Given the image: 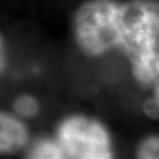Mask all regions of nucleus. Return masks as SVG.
I'll list each match as a JSON object with an SVG mask.
<instances>
[{
	"instance_id": "nucleus-1",
	"label": "nucleus",
	"mask_w": 159,
	"mask_h": 159,
	"mask_svg": "<svg viewBox=\"0 0 159 159\" xmlns=\"http://www.w3.org/2000/svg\"><path fill=\"white\" fill-rule=\"evenodd\" d=\"M158 5L136 1L119 5L114 47L130 59L133 74L143 84L158 81L159 73Z\"/></svg>"
},
{
	"instance_id": "nucleus-2",
	"label": "nucleus",
	"mask_w": 159,
	"mask_h": 159,
	"mask_svg": "<svg viewBox=\"0 0 159 159\" xmlns=\"http://www.w3.org/2000/svg\"><path fill=\"white\" fill-rule=\"evenodd\" d=\"M119 5L110 0L87 2L77 13L75 32L80 46L98 56L114 47Z\"/></svg>"
},
{
	"instance_id": "nucleus-3",
	"label": "nucleus",
	"mask_w": 159,
	"mask_h": 159,
	"mask_svg": "<svg viewBox=\"0 0 159 159\" xmlns=\"http://www.w3.org/2000/svg\"><path fill=\"white\" fill-rule=\"evenodd\" d=\"M59 144L65 157L80 159L111 158L110 140L105 129L85 118L67 119L59 130Z\"/></svg>"
},
{
	"instance_id": "nucleus-4",
	"label": "nucleus",
	"mask_w": 159,
	"mask_h": 159,
	"mask_svg": "<svg viewBox=\"0 0 159 159\" xmlns=\"http://www.w3.org/2000/svg\"><path fill=\"white\" fill-rule=\"evenodd\" d=\"M27 142L25 126L5 113H0V152H13L21 148Z\"/></svg>"
},
{
	"instance_id": "nucleus-5",
	"label": "nucleus",
	"mask_w": 159,
	"mask_h": 159,
	"mask_svg": "<svg viewBox=\"0 0 159 159\" xmlns=\"http://www.w3.org/2000/svg\"><path fill=\"white\" fill-rule=\"evenodd\" d=\"M30 158L38 159H57L65 158V152L60 144L52 142H43L38 144L35 148L31 151Z\"/></svg>"
},
{
	"instance_id": "nucleus-6",
	"label": "nucleus",
	"mask_w": 159,
	"mask_h": 159,
	"mask_svg": "<svg viewBox=\"0 0 159 159\" xmlns=\"http://www.w3.org/2000/svg\"><path fill=\"white\" fill-rule=\"evenodd\" d=\"M14 107L19 114L25 117H32L38 112V104L32 97H20L14 102Z\"/></svg>"
},
{
	"instance_id": "nucleus-7",
	"label": "nucleus",
	"mask_w": 159,
	"mask_h": 159,
	"mask_svg": "<svg viewBox=\"0 0 159 159\" xmlns=\"http://www.w3.org/2000/svg\"><path fill=\"white\" fill-rule=\"evenodd\" d=\"M158 138H148L139 148L140 158H158Z\"/></svg>"
},
{
	"instance_id": "nucleus-8",
	"label": "nucleus",
	"mask_w": 159,
	"mask_h": 159,
	"mask_svg": "<svg viewBox=\"0 0 159 159\" xmlns=\"http://www.w3.org/2000/svg\"><path fill=\"white\" fill-rule=\"evenodd\" d=\"M158 97H156V99L146 102L144 105V112L150 118H158Z\"/></svg>"
},
{
	"instance_id": "nucleus-9",
	"label": "nucleus",
	"mask_w": 159,
	"mask_h": 159,
	"mask_svg": "<svg viewBox=\"0 0 159 159\" xmlns=\"http://www.w3.org/2000/svg\"><path fill=\"white\" fill-rule=\"evenodd\" d=\"M4 65H5V56H4V48H2V44L0 39V71L4 68Z\"/></svg>"
}]
</instances>
